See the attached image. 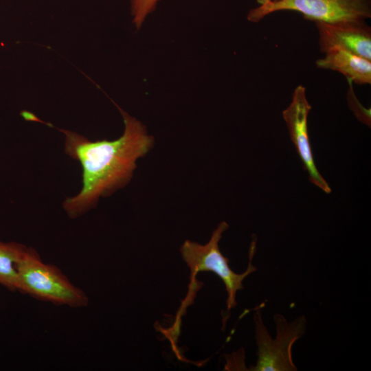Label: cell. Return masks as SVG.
<instances>
[{
  "label": "cell",
  "instance_id": "cell-1",
  "mask_svg": "<svg viewBox=\"0 0 371 371\" xmlns=\"http://www.w3.org/2000/svg\"><path fill=\"white\" fill-rule=\"evenodd\" d=\"M122 135L114 140L91 141L71 131L56 128L65 135V152L82 166V188L67 197L63 207L70 218H76L95 207L101 197L109 196L126 186L137 161L153 148L154 138L138 120L122 110Z\"/></svg>",
  "mask_w": 371,
  "mask_h": 371
},
{
  "label": "cell",
  "instance_id": "cell-2",
  "mask_svg": "<svg viewBox=\"0 0 371 371\" xmlns=\"http://www.w3.org/2000/svg\"><path fill=\"white\" fill-rule=\"evenodd\" d=\"M15 267L16 291L56 305L71 308L88 305L85 291L72 284L58 267L44 262L34 248L27 247Z\"/></svg>",
  "mask_w": 371,
  "mask_h": 371
},
{
  "label": "cell",
  "instance_id": "cell-3",
  "mask_svg": "<svg viewBox=\"0 0 371 371\" xmlns=\"http://www.w3.org/2000/svg\"><path fill=\"white\" fill-rule=\"evenodd\" d=\"M229 228L225 221L221 222L213 231L209 241L201 245L191 240H186L180 247L182 258L189 267L192 280L201 271H212L217 275L224 283L227 293L226 305L228 311L236 306V294L243 289V280L256 270L251 261L255 245L251 247L247 269L242 273L234 272L229 266V259L224 256L219 248L222 235Z\"/></svg>",
  "mask_w": 371,
  "mask_h": 371
},
{
  "label": "cell",
  "instance_id": "cell-4",
  "mask_svg": "<svg viewBox=\"0 0 371 371\" xmlns=\"http://www.w3.org/2000/svg\"><path fill=\"white\" fill-rule=\"evenodd\" d=\"M273 320L276 337L273 339L263 323L261 309L254 313L256 339L258 346L256 363L250 370L254 371H295L297 366L292 358L294 343L303 336L306 326L304 315L288 322L282 315L275 314Z\"/></svg>",
  "mask_w": 371,
  "mask_h": 371
},
{
  "label": "cell",
  "instance_id": "cell-5",
  "mask_svg": "<svg viewBox=\"0 0 371 371\" xmlns=\"http://www.w3.org/2000/svg\"><path fill=\"white\" fill-rule=\"evenodd\" d=\"M282 10L301 13L306 19L322 22L362 20L371 17V0H282L252 8L249 21L258 23L267 15Z\"/></svg>",
  "mask_w": 371,
  "mask_h": 371
},
{
  "label": "cell",
  "instance_id": "cell-6",
  "mask_svg": "<svg viewBox=\"0 0 371 371\" xmlns=\"http://www.w3.org/2000/svg\"><path fill=\"white\" fill-rule=\"evenodd\" d=\"M311 108L306 98V88L298 85L293 93L291 103L282 111V117L310 181L325 193L329 194L331 188L315 165L310 143L308 117Z\"/></svg>",
  "mask_w": 371,
  "mask_h": 371
},
{
  "label": "cell",
  "instance_id": "cell-7",
  "mask_svg": "<svg viewBox=\"0 0 371 371\" xmlns=\"http://www.w3.org/2000/svg\"><path fill=\"white\" fill-rule=\"evenodd\" d=\"M315 23L322 53L331 48H339L371 60V29L365 21Z\"/></svg>",
  "mask_w": 371,
  "mask_h": 371
},
{
  "label": "cell",
  "instance_id": "cell-8",
  "mask_svg": "<svg viewBox=\"0 0 371 371\" xmlns=\"http://www.w3.org/2000/svg\"><path fill=\"white\" fill-rule=\"evenodd\" d=\"M324 54L316 61L319 68L336 71L358 85L371 83V60L339 48L329 49Z\"/></svg>",
  "mask_w": 371,
  "mask_h": 371
},
{
  "label": "cell",
  "instance_id": "cell-9",
  "mask_svg": "<svg viewBox=\"0 0 371 371\" xmlns=\"http://www.w3.org/2000/svg\"><path fill=\"white\" fill-rule=\"evenodd\" d=\"M26 248L21 243L0 241V284L12 292L16 291L15 265Z\"/></svg>",
  "mask_w": 371,
  "mask_h": 371
},
{
  "label": "cell",
  "instance_id": "cell-10",
  "mask_svg": "<svg viewBox=\"0 0 371 371\" xmlns=\"http://www.w3.org/2000/svg\"><path fill=\"white\" fill-rule=\"evenodd\" d=\"M160 0H129L133 23L139 29L148 16L154 12Z\"/></svg>",
  "mask_w": 371,
  "mask_h": 371
},
{
  "label": "cell",
  "instance_id": "cell-11",
  "mask_svg": "<svg viewBox=\"0 0 371 371\" xmlns=\"http://www.w3.org/2000/svg\"><path fill=\"white\" fill-rule=\"evenodd\" d=\"M349 84V90L348 93V101L350 104L351 109L354 111L356 117L359 119L362 122L366 124L367 125H370V109H367L364 108L359 102L358 99L356 98L352 87V83L350 81H348Z\"/></svg>",
  "mask_w": 371,
  "mask_h": 371
},
{
  "label": "cell",
  "instance_id": "cell-12",
  "mask_svg": "<svg viewBox=\"0 0 371 371\" xmlns=\"http://www.w3.org/2000/svg\"><path fill=\"white\" fill-rule=\"evenodd\" d=\"M282 1V0H257V3L259 5H261L269 1Z\"/></svg>",
  "mask_w": 371,
  "mask_h": 371
}]
</instances>
